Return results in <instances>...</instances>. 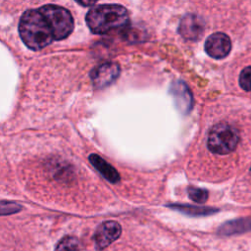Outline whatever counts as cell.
I'll list each match as a JSON object with an SVG mask.
<instances>
[{"label":"cell","instance_id":"1","mask_svg":"<svg viewBox=\"0 0 251 251\" xmlns=\"http://www.w3.org/2000/svg\"><path fill=\"white\" fill-rule=\"evenodd\" d=\"M74 29L71 13L57 5H45L27 10L19 24V33L24 43L31 50H40L54 40L68 37Z\"/></svg>","mask_w":251,"mask_h":251},{"label":"cell","instance_id":"2","mask_svg":"<svg viewBox=\"0 0 251 251\" xmlns=\"http://www.w3.org/2000/svg\"><path fill=\"white\" fill-rule=\"evenodd\" d=\"M88 28L95 34H106L127 25V10L118 4H103L90 9L85 17Z\"/></svg>","mask_w":251,"mask_h":251},{"label":"cell","instance_id":"3","mask_svg":"<svg viewBox=\"0 0 251 251\" xmlns=\"http://www.w3.org/2000/svg\"><path fill=\"white\" fill-rule=\"evenodd\" d=\"M238 141L239 133L236 127L227 123H219L211 128L207 145L211 152L224 155L233 151Z\"/></svg>","mask_w":251,"mask_h":251},{"label":"cell","instance_id":"4","mask_svg":"<svg viewBox=\"0 0 251 251\" xmlns=\"http://www.w3.org/2000/svg\"><path fill=\"white\" fill-rule=\"evenodd\" d=\"M120 66L114 62L103 63L95 67L90 73L92 84L96 88H104L112 84L120 75Z\"/></svg>","mask_w":251,"mask_h":251},{"label":"cell","instance_id":"5","mask_svg":"<svg viewBox=\"0 0 251 251\" xmlns=\"http://www.w3.org/2000/svg\"><path fill=\"white\" fill-rule=\"evenodd\" d=\"M122 227L120 224L114 221H108L101 224L94 233V241L97 249L101 250L109 246L112 242L120 237Z\"/></svg>","mask_w":251,"mask_h":251},{"label":"cell","instance_id":"6","mask_svg":"<svg viewBox=\"0 0 251 251\" xmlns=\"http://www.w3.org/2000/svg\"><path fill=\"white\" fill-rule=\"evenodd\" d=\"M231 49L229 37L223 32L211 34L205 42L206 53L214 59H223L228 55Z\"/></svg>","mask_w":251,"mask_h":251},{"label":"cell","instance_id":"7","mask_svg":"<svg viewBox=\"0 0 251 251\" xmlns=\"http://www.w3.org/2000/svg\"><path fill=\"white\" fill-rule=\"evenodd\" d=\"M205 23L197 15L188 14L184 16L178 26V32L180 35L188 40H197L204 33Z\"/></svg>","mask_w":251,"mask_h":251},{"label":"cell","instance_id":"8","mask_svg":"<svg viewBox=\"0 0 251 251\" xmlns=\"http://www.w3.org/2000/svg\"><path fill=\"white\" fill-rule=\"evenodd\" d=\"M170 91L177 109L181 113L187 114L191 110L193 103L192 94L187 85L181 80H176L172 84Z\"/></svg>","mask_w":251,"mask_h":251},{"label":"cell","instance_id":"9","mask_svg":"<svg viewBox=\"0 0 251 251\" xmlns=\"http://www.w3.org/2000/svg\"><path fill=\"white\" fill-rule=\"evenodd\" d=\"M89 162L91 165L111 183H117L120 181V175L117 170L112 167L108 162L97 154H91L89 157Z\"/></svg>","mask_w":251,"mask_h":251},{"label":"cell","instance_id":"10","mask_svg":"<svg viewBox=\"0 0 251 251\" xmlns=\"http://www.w3.org/2000/svg\"><path fill=\"white\" fill-rule=\"evenodd\" d=\"M247 230H251V218H242L227 222L220 226L218 232L222 235H230Z\"/></svg>","mask_w":251,"mask_h":251},{"label":"cell","instance_id":"11","mask_svg":"<svg viewBox=\"0 0 251 251\" xmlns=\"http://www.w3.org/2000/svg\"><path fill=\"white\" fill-rule=\"evenodd\" d=\"M171 208L180 211L184 214L191 215V216H206L211 215L218 212L217 209L214 208H207V207H196L187 204H171L169 205Z\"/></svg>","mask_w":251,"mask_h":251},{"label":"cell","instance_id":"12","mask_svg":"<svg viewBox=\"0 0 251 251\" xmlns=\"http://www.w3.org/2000/svg\"><path fill=\"white\" fill-rule=\"evenodd\" d=\"M55 251H79L78 240L75 236H64L57 243Z\"/></svg>","mask_w":251,"mask_h":251},{"label":"cell","instance_id":"13","mask_svg":"<svg viewBox=\"0 0 251 251\" xmlns=\"http://www.w3.org/2000/svg\"><path fill=\"white\" fill-rule=\"evenodd\" d=\"M187 192L189 198L196 203H204L208 198V191L199 187L189 186Z\"/></svg>","mask_w":251,"mask_h":251},{"label":"cell","instance_id":"14","mask_svg":"<svg viewBox=\"0 0 251 251\" xmlns=\"http://www.w3.org/2000/svg\"><path fill=\"white\" fill-rule=\"evenodd\" d=\"M239 84L245 91H251V67H246L241 71Z\"/></svg>","mask_w":251,"mask_h":251},{"label":"cell","instance_id":"15","mask_svg":"<svg viewBox=\"0 0 251 251\" xmlns=\"http://www.w3.org/2000/svg\"><path fill=\"white\" fill-rule=\"evenodd\" d=\"M21 206L13 202H0V215H7L19 212Z\"/></svg>","mask_w":251,"mask_h":251},{"label":"cell","instance_id":"16","mask_svg":"<svg viewBox=\"0 0 251 251\" xmlns=\"http://www.w3.org/2000/svg\"><path fill=\"white\" fill-rule=\"evenodd\" d=\"M79 5L84 6V7H90L93 4H95L98 0H75Z\"/></svg>","mask_w":251,"mask_h":251},{"label":"cell","instance_id":"17","mask_svg":"<svg viewBox=\"0 0 251 251\" xmlns=\"http://www.w3.org/2000/svg\"><path fill=\"white\" fill-rule=\"evenodd\" d=\"M250 173H251V169H250Z\"/></svg>","mask_w":251,"mask_h":251}]
</instances>
